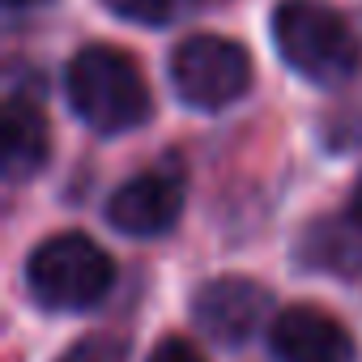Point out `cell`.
<instances>
[{
	"mask_svg": "<svg viewBox=\"0 0 362 362\" xmlns=\"http://www.w3.org/2000/svg\"><path fill=\"white\" fill-rule=\"evenodd\" d=\"M298 264L328 277H358L362 273V222L358 218H315L294 252Z\"/></svg>",
	"mask_w": 362,
	"mask_h": 362,
	"instance_id": "cell-8",
	"label": "cell"
},
{
	"mask_svg": "<svg viewBox=\"0 0 362 362\" xmlns=\"http://www.w3.org/2000/svg\"><path fill=\"white\" fill-rule=\"evenodd\" d=\"M64 90L73 111L103 136L128 132L149 119V86L141 64L119 47H81L69 60Z\"/></svg>",
	"mask_w": 362,
	"mask_h": 362,
	"instance_id": "cell-1",
	"label": "cell"
},
{
	"mask_svg": "<svg viewBox=\"0 0 362 362\" xmlns=\"http://www.w3.org/2000/svg\"><path fill=\"white\" fill-rule=\"evenodd\" d=\"M145 362H205V358H201V349H197L192 341H184V337H162Z\"/></svg>",
	"mask_w": 362,
	"mask_h": 362,
	"instance_id": "cell-12",
	"label": "cell"
},
{
	"mask_svg": "<svg viewBox=\"0 0 362 362\" xmlns=\"http://www.w3.org/2000/svg\"><path fill=\"white\" fill-rule=\"evenodd\" d=\"M269 349L277 362H354V337L311 303H294L273 315Z\"/></svg>",
	"mask_w": 362,
	"mask_h": 362,
	"instance_id": "cell-7",
	"label": "cell"
},
{
	"mask_svg": "<svg viewBox=\"0 0 362 362\" xmlns=\"http://www.w3.org/2000/svg\"><path fill=\"white\" fill-rule=\"evenodd\" d=\"M103 5L115 18L136 22V26H170L175 18H184L197 0H103Z\"/></svg>",
	"mask_w": 362,
	"mask_h": 362,
	"instance_id": "cell-10",
	"label": "cell"
},
{
	"mask_svg": "<svg viewBox=\"0 0 362 362\" xmlns=\"http://www.w3.org/2000/svg\"><path fill=\"white\" fill-rule=\"evenodd\" d=\"M269 290L252 277H214L197 290L192 315L218 345H243L269 320Z\"/></svg>",
	"mask_w": 362,
	"mask_h": 362,
	"instance_id": "cell-6",
	"label": "cell"
},
{
	"mask_svg": "<svg viewBox=\"0 0 362 362\" xmlns=\"http://www.w3.org/2000/svg\"><path fill=\"white\" fill-rule=\"evenodd\" d=\"M354 218L362 222V179H358V184H354Z\"/></svg>",
	"mask_w": 362,
	"mask_h": 362,
	"instance_id": "cell-13",
	"label": "cell"
},
{
	"mask_svg": "<svg viewBox=\"0 0 362 362\" xmlns=\"http://www.w3.org/2000/svg\"><path fill=\"white\" fill-rule=\"evenodd\" d=\"M47 149H52V132L39 98L13 90L5 107V170L13 179H26L47 162Z\"/></svg>",
	"mask_w": 362,
	"mask_h": 362,
	"instance_id": "cell-9",
	"label": "cell"
},
{
	"mask_svg": "<svg viewBox=\"0 0 362 362\" xmlns=\"http://www.w3.org/2000/svg\"><path fill=\"white\" fill-rule=\"evenodd\" d=\"M170 86L197 111H222L252 86V56L222 35H188L170 52Z\"/></svg>",
	"mask_w": 362,
	"mask_h": 362,
	"instance_id": "cell-4",
	"label": "cell"
},
{
	"mask_svg": "<svg viewBox=\"0 0 362 362\" xmlns=\"http://www.w3.org/2000/svg\"><path fill=\"white\" fill-rule=\"evenodd\" d=\"M13 9H26V5H43V0H9Z\"/></svg>",
	"mask_w": 362,
	"mask_h": 362,
	"instance_id": "cell-14",
	"label": "cell"
},
{
	"mask_svg": "<svg viewBox=\"0 0 362 362\" xmlns=\"http://www.w3.org/2000/svg\"><path fill=\"white\" fill-rule=\"evenodd\" d=\"M273 39L281 60L315 86H337L358 73V39L315 0H281L273 13Z\"/></svg>",
	"mask_w": 362,
	"mask_h": 362,
	"instance_id": "cell-2",
	"label": "cell"
},
{
	"mask_svg": "<svg viewBox=\"0 0 362 362\" xmlns=\"http://www.w3.org/2000/svg\"><path fill=\"white\" fill-rule=\"evenodd\" d=\"M179 209H184V179H179V170H145L111 192L107 222L119 235L153 239L179 222Z\"/></svg>",
	"mask_w": 362,
	"mask_h": 362,
	"instance_id": "cell-5",
	"label": "cell"
},
{
	"mask_svg": "<svg viewBox=\"0 0 362 362\" xmlns=\"http://www.w3.org/2000/svg\"><path fill=\"white\" fill-rule=\"evenodd\" d=\"M26 281L30 294L52 311H90L94 303L107 298L115 281V264L90 235L69 230L35 247L26 264Z\"/></svg>",
	"mask_w": 362,
	"mask_h": 362,
	"instance_id": "cell-3",
	"label": "cell"
},
{
	"mask_svg": "<svg viewBox=\"0 0 362 362\" xmlns=\"http://www.w3.org/2000/svg\"><path fill=\"white\" fill-rule=\"evenodd\" d=\"M60 362H128V345L119 337H81L69 354H60Z\"/></svg>",
	"mask_w": 362,
	"mask_h": 362,
	"instance_id": "cell-11",
	"label": "cell"
}]
</instances>
